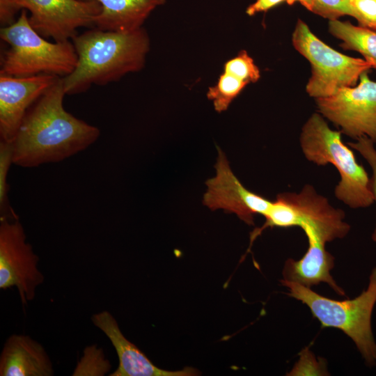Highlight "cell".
<instances>
[{
  "label": "cell",
  "mask_w": 376,
  "mask_h": 376,
  "mask_svg": "<svg viewBox=\"0 0 376 376\" xmlns=\"http://www.w3.org/2000/svg\"><path fill=\"white\" fill-rule=\"evenodd\" d=\"M60 77L29 109L13 141V164L22 167L64 160L93 144L97 127L65 111Z\"/></svg>",
  "instance_id": "obj_1"
},
{
  "label": "cell",
  "mask_w": 376,
  "mask_h": 376,
  "mask_svg": "<svg viewBox=\"0 0 376 376\" xmlns=\"http://www.w3.org/2000/svg\"><path fill=\"white\" fill-rule=\"evenodd\" d=\"M72 39L78 59L75 70L62 77L64 91L68 95L84 92L92 84L105 85L141 70L150 49L149 37L143 28L127 33L96 28Z\"/></svg>",
  "instance_id": "obj_2"
},
{
  "label": "cell",
  "mask_w": 376,
  "mask_h": 376,
  "mask_svg": "<svg viewBox=\"0 0 376 376\" xmlns=\"http://www.w3.org/2000/svg\"><path fill=\"white\" fill-rule=\"evenodd\" d=\"M300 146L305 157L318 166L334 165L340 180L336 198L352 208L366 207L374 201L371 180L354 153L342 141L341 132L331 130L319 113H313L302 127Z\"/></svg>",
  "instance_id": "obj_3"
},
{
  "label": "cell",
  "mask_w": 376,
  "mask_h": 376,
  "mask_svg": "<svg viewBox=\"0 0 376 376\" xmlns=\"http://www.w3.org/2000/svg\"><path fill=\"white\" fill-rule=\"evenodd\" d=\"M288 295L306 305L323 327L343 331L355 343L372 367L376 364V343L371 329V315L376 303V267L370 276L368 288L352 299L338 301L322 296L310 288L281 279Z\"/></svg>",
  "instance_id": "obj_4"
},
{
  "label": "cell",
  "mask_w": 376,
  "mask_h": 376,
  "mask_svg": "<svg viewBox=\"0 0 376 376\" xmlns=\"http://www.w3.org/2000/svg\"><path fill=\"white\" fill-rule=\"evenodd\" d=\"M0 36L10 46L1 57V74L64 77L76 67L78 57L73 44L69 40L54 43L45 40L31 26L26 9L13 24L1 29Z\"/></svg>",
  "instance_id": "obj_5"
},
{
  "label": "cell",
  "mask_w": 376,
  "mask_h": 376,
  "mask_svg": "<svg viewBox=\"0 0 376 376\" xmlns=\"http://www.w3.org/2000/svg\"><path fill=\"white\" fill-rule=\"evenodd\" d=\"M264 217L265 224L251 233L250 246L267 228L308 226L325 243L343 238L350 229L344 221L343 211L334 207L309 185H305L299 193L277 194Z\"/></svg>",
  "instance_id": "obj_6"
},
{
  "label": "cell",
  "mask_w": 376,
  "mask_h": 376,
  "mask_svg": "<svg viewBox=\"0 0 376 376\" xmlns=\"http://www.w3.org/2000/svg\"><path fill=\"white\" fill-rule=\"evenodd\" d=\"M292 41L295 49L311 63V76L306 91L315 99L354 86L361 74L371 68L364 59L346 56L326 45L301 19L296 24Z\"/></svg>",
  "instance_id": "obj_7"
},
{
  "label": "cell",
  "mask_w": 376,
  "mask_h": 376,
  "mask_svg": "<svg viewBox=\"0 0 376 376\" xmlns=\"http://www.w3.org/2000/svg\"><path fill=\"white\" fill-rule=\"evenodd\" d=\"M316 104L319 112L341 132L355 139L366 136L376 142V82L367 72L361 74L357 86L317 98Z\"/></svg>",
  "instance_id": "obj_8"
},
{
  "label": "cell",
  "mask_w": 376,
  "mask_h": 376,
  "mask_svg": "<svg viewBox=\"0 0 376 376\" xmlns=\"http://www.w3.org/2000/svg\"><path fill=\"white\" fill-rule=\"evenodd\" d=\"M39 258L26 242L22 225L18 219H1L0 288L16 287L22 303L26 305L36 296L44 276L38 269Z\"/></svg>",
  "instance_id": "obj_9"
},
{
  "label": "cell",
  "mask_w": 376,
  "mask_h": 376,
  "mask_svg": "<svg viewBox=\"0 0 376 376\" xmlns=\"http://www.w3.org/2000/svg\"><path fill=\"white\" fill-rule=\"evenodd\" d=\"M20 9L28 10L29 23L43 38L56 42L69 40L79 27L94 25L102 11L95 1L15 0Z\"/></svg>",
  "instance_id": "obj_10"
},
{
  "label": "cell",
  "mask_w": 376,
  "mask_h": 376,
  "mask_svg": "<svg viewBox=\"0 0 376 376\" xmlns=\"http://www.w3.org/2000/svg\"><path fill=\"white\" fill-rule=\"evenodd\" d=\"M216 175L207 180V190L203 203L211 210L222 209L235 213L249 225H253L254 215L265 216L272 201L247 189L231 170L225 153L217 147Z\"/></svg>",
  "instance_id": "obj_11"
},
{
  "label": "cell",
  "mask_w": 376,
  "mask_h": 376,
  "mask_svg": "<svg viewBox=\"0 0 376 376\" xmlns=\"http://www.w3.org/2000/svg\"><path fill=\"white\" fill-rule=\"evenodd\" d=\"M0 75L1 141L13 142L29 109L60 77L48 74L24 77Z\"/></svg>",
  "instance_id": "obj_12"
},
{
  "label": "cell",
  "mask_w": 376,
  "mask_h": 376,
  "mask_svg": "<svg viewBox=\"0 0 376 376\" xmlns=\"http://www.w3.org/2000/svg\"><path fill=\"white\" fill-rule=\"evenodd\" d=\"M93 324L109 339L118 358V366L110 376H192L200 375L194 368L180 370H166L155 366L136 345L121 332L114 317L107 311L91 317Z\"/></svg>",
  "instance_id": "obj_13"
},
{
  "label": "cell",
  "mask_w": 376,
  "mask_h": 376,
  "mask_svg": "<svg viewBox=\"0 0 376 376\" xmlns=\"http://www.w3.org/2000/svg\"><path fill=\"white\" fill-rule=\"evenodd\" d=\"M301 228L308 239V250L301 259L289 258L285 261L282 279L307 288L326 283L339 295L345 296L344 290L330 274L334 267V257L326 251L325 242L310 227L303 226Z\"/></svg>",
  "instance_id": "obj_14"
},
{
  "label": "cell",
  "mask_w": 376,
  "mask_h": 376,
  "mask_svg": "<svg viewBox=\"0 0 376 376\" xmlns=\"http://www.w3.org/2000/svg\"><path fill=\"white\" fill-rule=\"evenodd\" d=\"M53 363L44 347L31 336L13 334L0 355L1 376H52Z\"/></svg>",
  "instance_id": "obj_15"
},
{
  "label": "cell",
  "mask_w": 376,
  "mask_h": 376,
  "mask_svg": "<svg viewBox=\"0 0 376 376\" xmlns=\"http://www.w3.org/2000/svg\"><path fill=\"white\" fill-rule=\"evenodd\" d=\"M95 1L102 11L94 25L103 31L131 32L142 28V24L157 7L166 0H81Z\"/></svg>",
  "instance_id": "obj_16"
},
{
  "label": "cell",
  "mask_w": 376,
  "mask_h": 376,
  "mask_svg": "<svg viewBox=\"0 0 376 376\" xmlns=\"http://www.w3.org/2000/svg\"><path fill=\"white\" fill-rule=\"evenodd\" d=\"M329 31L342 41L340 46L344 49L359 52L370 67L376 69L375 31L337 19L329 21Z\"/></svg>",
  "instance_id": "obj_17"
},
{
  "label": "cell",
  "mask_w": 376,
  "mask_h": 376,
  "mask_svg": "<svg viewBox=\"0 0 376 376\" xmlns=\"http://www.w3.org/2000/svg\"><path fill=\"white\" fill-rule=\"evenodd\" d=\"M246 85V82L224 72L217 84L208 88L207 97L212 101L215 111L221 113L228 109Z\"/></svg>",
  "instance_id": "obj_18"
},
{
  "label": "cell",
  "mask_w": 376,
  "mask_h": 376,
  "mask_svg": "<svg viewBox=\"0 0 376 376\" xmlns=\"http://www.w3.org/2000/svg\"><path fill=\"white\" fill-rule=\"evenodd\" d=\"M13 143L1 141L0 143V210L1 218L7 214V218L18 219L13 211L10 208L8 202V185L7 177L9 169L13 163Z\"/></svg>",
  "instance_id": "obj_19"
},
{
  "label": "cell",
  "mask_w": 376,
  "mask_h": 376,
  "mask_svg": "<svg viewBox=\"0 0 376 376\" xmlns=\"http://www.w3.org/2000/svg\"><path fill=\"white\" fill-rule=\"evenodd\" d=\"M224 72L247 84L257 81L260 77L259 68L244 50L240 52L237 56L225 63Z\"/></svg>",
  "instance_id": "obj_20"
},
{
  "label": "cell",
  "mask_w": 376,
  "mask_h": 376,
  "mask_svg": "<svg viewBox=\"0 0 376 376\" xmlns=\"http://www.w3.org/2000/svg\"><path fill=\"white\" fill-rule=\"evenodd\" d=\"M356 140V142L348 143V146L358 151L366 159L372 169L371 187L376 202V149L374 146L375 142L366 136H361ZM372 239L376 242V225L372 235Z\"/></svg>",
  "instance_id": "obj_21"
},
{
  "label": "cell",
  "mask_w": 376,
  "mask_h": 376,
  "mask_svg": "<svg viewBox=\"0 0 376 376\" xmlns=\"http://www.w3.org/2000/svg\"><path fill=\"white\" fill-rule=\"evenodd\" d=\"M314 13L329 20L337 19L344 15L352 17L350 0H313Z\"/></svg>",
  "instance_id": "obj_22"
},
{
  "label": "cell",
  "mask_w": 376,
  "mask_h": 376,
  "mask_svg": "<svg viewBox=\"0 0 376 376\" xmlns=\"http://www.w3.org/2000/svg\"><path fill=\"white\" fill-rule=\"evenodd\" d=\"M359 25L376 31V0H350Z\"/></svg>",
  "instance_id": "obj_23"
},
{
  "label": "cell",
  "mask_w": 376,
  "mask_h": 376,
  "mask_svg": "<svg viewBox=\"0 0 376 376\" xmlns=\"http://www.w3.org/2000/svg\"><path fill=\"white\" fill-rule=\"evenodd\" d=\"M19 10L15 0H0V22L2 27L13 24Z\"/></svg>",
  "instance_id": "obj_24"
},
{
  "label": "cell",
  "mask_w": 376,
  "mask_h": 376,
  "mask_svg": "<svg viewBox=\"0 0 376 376\" xmlns=\"http://www.w3.org/2000/svg\"><path fill=\"white\" fill-rule=\"evenodd\" d=\"M285 0H256L246 10L248 15L252 16L260 12H266Z\"/></svg>",
  "instance_id": "obj_25"
},
{
  "label": "cell",
  "mask_w": 376,
  "mask_h": 376,
  "mask_svg": "<svg viewBox=\"0 0 376 376\" xmlns=\"http://www.w3.org/2000/svg\"><path fill=\"white\" fill-rule=\"evenodd\" d=\"M285 1L288 5L299 2L310 11L314 12L315 4L313 0H285Z\"/></svg>",
  "instance_id": "obj_26"
}]
</instances>
